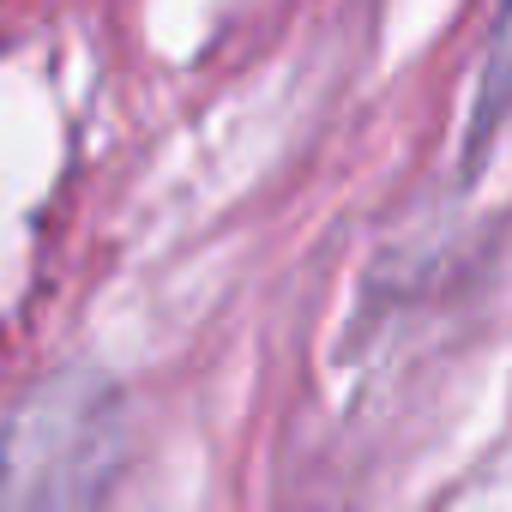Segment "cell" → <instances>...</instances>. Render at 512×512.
I'll return each instance as SVG.
<instances>
[]
</instances>
